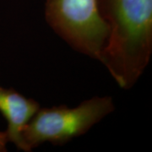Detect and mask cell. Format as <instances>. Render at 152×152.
<instances>
[{"instance_id":"obj_1","label":"cell","mask_w":152,"mask_h":152,"mask_svg":"<svg viewBox=\"0 0 152 152\" xmlns=\"http://www.w3.org/2000/svg\"><path fill=\"white\" fill-rule=\"evenodd\" d=\"M108 26L101 63L121 88L129 89L152 53V0H97Z\"/></svg>"},{"instance_id":"obj_2","label":"cell","mask_w":152,"mask_h":152,"mask_svg":"<svg viewBox=\"0 0 152 152\" xmlns=\"http://www.w3.org/2000/svg\"><path fill=\"white\" fill-rule=\"evenodd\" d=\"M114 109L113 99L107 96H94L75 107H40L22 129L24 151H31L46 142L64 145L86 134Z\"/></svg>"},{"instance_id":"obj_3","label":"cell","mask_w":152,"mask_h":152,"mask_svg":"<svg viewBox=\"0 0 152 152\" xmlns=\"http://www.w3.org/2000/svg\"><path fill=\"white\" fill-rule=\"evenodd\" d=\"M46 20L74 49L101 61L108 26L97 0H46Z\"/></svg>"},{"instance_id":"obj_4","label":"cell","mask_w":152,"mask_h":152,"mask_svg":"<svg viewBox=\"0 0 152 152\" xmlns=\"http://www.w3.org/2000/svg\"><path fill=\"white\" fill-rule=\"evenodd\" d=\"M40 108L37 101L26 97L14 89L0 86V113L8 123L9 141L24 151L21 132L25 125Z\"/></svg>"},{"instance_id":"obj_5","label":"cell","mask_w":152,"mask_h":152,"mask_svg":"<svg viewBox=\"0 0 152 152\" xmlns=\"http://www.w3.org/2000/svg\"><path fill=\"white\" fill-rule=\"evenodd\" d=\"M9 142L6 131H0V152L7 151V144Z\"/></svg>"}]
</instances>
